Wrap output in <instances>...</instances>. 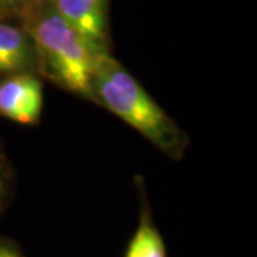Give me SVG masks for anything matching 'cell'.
Here are the masks:
<instances>
[{
  "label": "cell",
  "mask_w": 257,
  "mask_h": 257,
  "mask_svg": "<svg viewBox=\"0 0 257 257\" xmlns=\"http://www.w3.org/2000/svg\"><path fill=\"white\" fill-rule=\"evenodd\" d=\"M94 103L126 121L173 160H182L189 138L127 69L109 52L96 57L93 73Z\"/></svg>",
  "instance_id": "6da1fadb"
},
{
  "label": "cell",
  "mask_w": 257,
  "mask_h": 257,
  "mask_svg": "<svg viewBox=\"0 0 257 257\" xmlns=\"http://www.w3.org/2000/svg\"><path fill=\"white\" fill-rule=\"evenodd\" d=\"M26 32L36 49L37 72L66 92L94 101L93 73L100 53L64 22L50 2L32 10Z\"/></svg>",
  "instance_id": "7a4b0ae2"
},
{
  "label": "cell",
  "mask_w": 257,
  "mask_h": 257,
  "mask_svg": "<svg viewBox=\"0 0 257 257\" xmlns=\"http://www.w3.org/2000/svg\"><path fill=\"white\" fill-rule=\"evenodd\" d=\"M43 107V86L35 73H16L0 83V114L20 124H36Z\"/></svg>",
  "instance_id": "3957f363"
},
{
  "label": "cell",
  "mask_w": 257,
  "mask_h": 257,
  "mask_svg": "<svg viewBox=\"0 0 257 257\" xmlns=\"http://www.w3.org/2000/svg\"><path fill=\"white\" fill-rule=\"evenodd\" d=\"M56 12L99 52L107 50V0H49Z\"/></svg>",
  "instance_id": "277c9868"
},
{
  "label": "cell",
  "mask_w": 257,
  "mask_h": 257,
  "mask_svg": "<svg viewBox=\"0 0 257 257\" xmlns=\"http://www.w3.org/2000/svg\"><path fill=\"white\" fill-rule=\"evenodd\" d=\"M0 53L9 60L16 73H35L37 55L26 30L0 23Z\"/></svg>",
  "instance_id": "5b68a950"
},
{
  "label": "cell",
  "mask_w": 257,
  "mask_h": 257,
  "mask_svg": "<svg viewBox=\"0 0 257 257\" xmlns=\"http://www.w3.org/2000/svg\"><path fill=\"white\" fill-rule=\"evenodd\" d=\"M124 257H167L163 237L153 223L146 203L142 204L139 226L128 241Z\"/></svg>",
  "instance_id": "8992f818"
},
{
  "label": "cell",
  "mask_w": 257,
  "mask_h": 257,
  "mask_svg": "<svg viewBox=\"0 0 257 257\" xmlns=\"http://www.w3.org/2000/svg\"><path fill=\"white\" fill-rule=\"evenodd\" d=\"M0 257H23L19 248L10 241H0Z\"/></svg>",
  "instance_id": "52a82bcc"
},
{
  "label": "cell",
  "mask_w": 257,
  "mask_h": 257,
  "mask_svg": "<svg viewBox=\"0 0 257 257\" xmlns=\"http://www.w3.org/2000/svg\"><path fill=\"white\" fill-rule=\"evenodd\" d=\"M0 73H15L16 74V70L15 67L12 66L9 60L5 57V56L0 53Z\"/></svg>",
  "instance_id": "ba28073f"
},
{
  "label": "cell",
  "mask_w": 257,
  "mask_h": 257,
  "mask_svg": "<svg viewBox=\"0 0 257 257\" xmlns=\"http://www.w3.org/2000/svg\"><path fill=\"white\" fill-rule=\"evenodd\" d=\"M3 194H5V177H3V166L0 160V202L3 199Z\"/></svg>",
  "instance_id": "9c48e42d"
},
{
  "label": "cell",
  "mask_w": 257,
  "mask_h": 257,
  "mask_svg": "<svg viewBox=\"0 0 257 257\" xmlns=\"http://www.w3.org/2000/svg\"><path fill=\"white\" fill-rule=\"evenodd\" d=\"M2 2H6V3H13V5H30V3H35L36 0H0Z\"/></svg>",
  "instance_id": "30bf717a"
}]
</instances>
